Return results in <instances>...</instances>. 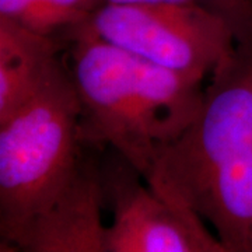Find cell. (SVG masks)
<instances>
[{
  "label": "cell",
  "instance_id": "10",
  "mask_svg": "<svg viewBox=\"0 0 252 252\" xmlns=\"http://www.w3.org/2000/svg\"><path fill=\"white\" fill-rule=\"evenodd\" d=\"M108 3H157L193 6L224 18L234 32L237 44L252 42V0H105Z\"/></svg>",
  "mask_w": 252,
  "mask_h": 252
},
{
  "label": "cell",
  "instance_id": "8",
  "mask_svg": "<svg viewBox=\"0 0 252 252\" xmlns=\"http://www.w3.org/2000/svg\"><path fill=\"white\" fill-rule=\"evenodd\" d=\"M193 210L207 219L227 252H251L252 149L223 165Z\"/></svg>",
  "mask_w": 252,
  "mask_h": 252
},
{
  "label": "cell",
  "instance_id": "2",
  "mask_svg": "<svg viewBox=\"0 0 252 252\" xmlns=\"http://www.w3.org/2000/svg\"><path fill=\"white\" fill-rule=\"evenodd\" d=\"M81 104L70 72L56 61L27 102L0 122V235L16 247L80 170Z\"/></svg>",
  "mask_w": 252,
  "mask_h": 252
},
{
  "label": "cell",
  "instance_id": "11",
  "mask_svg": "<svg viewBox=\"0 0 252 252\" xmlns=\"http://www.w3.org/2000/svg\"><path fill=\"white\" fill-rule=\"evenodd\" d=\"M251 252H252V243H251Z\"/></svg>",
  "mask_w": 252,
  "mask_h": 252
},
{
  "label": "cell",
  "instance_id": "4",
  "mask_svg": "<svg viewBox=\"0 0 252 252\" xmlns=\"http://www.w3.org/2000/svg\"><path fill=\"white\" fill-rule=\"evenodd\" d=\"M76 27L200 81L237 45L224 18L193 6L107 1Z\"/></svg>",
  "mask_w": 252,
  "mask_h": 252
},
{
  "label": "cell",
  "instance_id": "5",
  "mask_svg": "<svg viewBox=\"0 0 252 252\" xmlns=\"http://www.w3.org/2000/svg\"><path fill=\"white\" fill-rule=\"evenodd\" d=\"M136 174L127 161L101 172L114 210L105 252H227L195 210L143 187Z\"/></svg>",
  "mask_w": 252,
  "mask_h": 252
},
{
  "label": "cell",
  "instance_id": "6",
  "mask_svg": "<svg viewBox=\"0 0 252 252\" xmlns=\"http://www.w3.org/2000/svg\"><path fill=\"white\" fill-rule=\"evenodd\" d=\"M102 177L83 160L69 189L20 237L16 248L28 252H105L107 225Z\"/></svg>",
  "mask_w": 252,
  "mask_h": 252
},
{
  "label": "cell",
  "instance_id": "7",
  "mask_svg": "<svg viewBox=\"0 0 252 252\" xmlns=\"http://www.w3.org/2000/svg\"><path fill=\"white\" fill-rule=\"evenodd\" d=\"M55 36L0 16V122L35 94L58 61Z\"/></svg>",
  "mask_w": 252,
  "mask_h": 252
},
{
  "label": "cell",
  "instance_id": "9",
  "mask_svg": "<svg viewBox=\"0 0 252 252\" xmlns=\"http://www.w3.org/2000/svg\"><path fill=\"white\" fill-rule=\"evenodd\" d=\"M105 0H0V16L38 34L55 36L79 26Z\"/></svg>",
  "mask_w": 252,
  "mask_h": 252
},
{
  "label": "cell",
  "instance_id": "3",
  "mask_svg": "<svg viewBox=\"0 0 252 252\" xmlns=\"http://www.w3.org/2000/svg\"><path fill=\"white\" fill-rule=\"evenodd\" d=\"M252 149V42L237 44L216 66L195 121L164 147L144 178L180 205L193 207L223 165Z\"/></svg>",
  "mask_w": 252,
  "mask_h": 252
},
{
  "label": "cell",
  "instance_id": "1",
  "mask_svg": "<svg viewBox=\"0 0 252 252\" xmlns=\"http://www.w3.org/2000/svg\"><path fill=\"white\" fill-rule=\"evenodd\" d=\"M64 35L73 45L72 74L81 104V142L112 146L146 178L164 147L180 137L202 108V81L99 39L81 28Z\"/></svg>",
  "mask_w": 252,
  "mask_h": 252
}]
</instances>
